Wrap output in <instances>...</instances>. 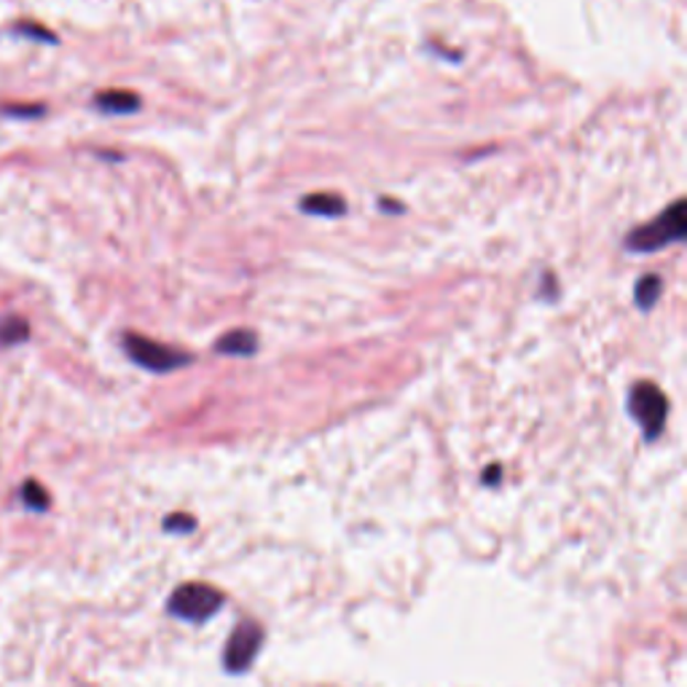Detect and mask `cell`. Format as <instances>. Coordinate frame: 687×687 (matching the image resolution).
I'll use <instances>...</instances> for the list:
<instances>
[{
    "mask_svg": "<svg viewBox=\"0 0 687 687\" xmlns=\"http://www.w3.org/2000/svg\"><path fill=\"white\" fill-rule=\"evenodd\" d=\"M685 234H687V202L677 200L672 207H666L658 218L634 228L626 237V250L655 253L661 250V247L683 243Z\"/></svg>",
    "mask_w": 687,
    "mask_h": 687,
    "instance_id": "obj_1",
    "label": "cell"
},
{
    "mask_svg": "<svg viewBox=\"0 0 687 687\" xmlns=\"http://www.w3.org/2000/svg\"><path fill=\"white\" fill-rule=\"evenodd\" d=\"M121 346L129 361L138 363L140 368L151 371V374H170V371L185 368V365H191V361H194L189 352L151 342V339L140 336V333H124Z\"/></svg>",
    "mask_w": 687,
    "mask_h": 687,
    "instance_id": "obj_2",
    "label": "cell"
},
{
    "mask_svg": "<svg viewBox=\"0 0 687 687\" xmlns=\"http://www.w3.org/2000/svg\"><path fill=\"white\" fill-rule=\"evenodd\" d=\"M223 602H226V597H223L218 588L207 583H185L181 588H175V593H172L170 602H167V610H170V615H175L178 621L196 623V626H200V623L210 621V618L221 610Z\"/></svg>",
    "mask_w": 687,
    "mask_h": 687,
    "instance_id": "obj_3",
    "label": "cell"
},
{
    "mask_svg": "<svg viewBox=\"0 0 687 687\" xmlns=\"http://www.w3.org/2000/svg\"><path fill=\"white\" fill-rule=\"evenodd\" d=\"M629 411H631V417L636 419V425L642 427L647 441H655V438L664 432V425L668 417V400H666V395L653 385V382H640V385L631 387Z\"/></svg>",
    "mask_w": 687,
    "mask_h": 687,
    "instance_id": "obj_4",
    "label": "cell"
},
{
    "mask_svg": "<svg viewBox=\"0 0 687 687\" xmlns=\"http://www.w3.org/2000/svg\"><path fill=\"white\" fill-rule=\"evenodd\" d=\"M264 645V629L256 621L239 623L232 631L226 642V653H223V666L228 674H245L253 666L256 655L261 653Z\"/></svg>",
    "mask_w": 687,
    "mask_h": 687,
    "instance_id": "obj_5",
    "label": "cell"
},
{
    "mask_svg": "<svg viewBox=\"0 0 687 687\" xmlns=\"http://www.w3.org/2000/svg\"><path fill=\"white\" fill-rule=\"evenodd\" d=\"M95 108H100L108 116H129L140 110V97L135 92L105 89L95 95Z\"/></svg>",
    "mask_w": 687,
    "mask_h": 687,
    "instance_id": "obj_6",
    "label": "cell"
},
{
    "mask_svg": "<svg viewBox=\"0 0 687 687\" xmlns=\"http://www.w3.org/2000/svg\"><path fill=\"white\" fill-rule=\"evenodd\" d=\"M258 350V336L247 328H239V331H228L226 336L215 342V352L226 357H250L256 355Z\"/></svg>",
    "mask_w": 687,
    "mask_h": 687,
    "instance_id": "obj_7",
    "label": "cell"
},
{
    "mask_svg": "<svg viewBox=\"0 0 687 687\" xmlns=\"http://www.w3.org/2000/svg\"><path fill=\"white\" fill-rule=\"evenodd\" d=\"M299 207L309 215H323V218H339L346 213V204L336 194H309L303 196Z\"/></svg>",
    "mask_w": 687,
    "mask_h": 687,
    "instance_id": "obj_8",
    "label": "cell"
},
{
    "mask_svg": "<svg viewBox=\"0 0 687 687\" xmlns=\"http://www.w3.org/2000/svg\"><path fill=\"white\" fill-rule=\"evenodd\" d=\"M20 500L24 505V511L30 513H46L52 507V494L43 489V484H39L35 479H28L20 489Z\"/></svg>",
    "mask_w": 687,
    "mask_h": 687,
    "instance_id": "obj_9",
    "label": "cell"
},
{
    "mask_svg": "<svg viewBox=\"0 0 687 687\" xmlns=\"http://www.w3.org/2000/svg\"><path fill=\"white\" fill-rule=\"evenodd\" d=\"M30 339V325L28 320L20 314H9V318L0 320V346H14Z\"/></svg>",
    "mask_w": 687,
    "mask_h": 687,
    "instance_id": "obj_10",
    "label": "cell"
},
{
    "mask_svg": "<svg viewBox=\"0 0 687 687\" xmlns=\"http://www.w3.org/2000/svg\"><path fill=\"white\" fill-rule=\"evenodd\" d=\"M634 299L642 312H650V309L655 307V301L661 299V277L658 275L640 277V282H636V290H634Z\"/></svg>",
    "mask_w": 687,
    "mask_h": 687,
    "instance_id": "obj_11",
    "label": "cell"
},
{
    "mask_svg": "<svg viewBox=\"0 0 687 687\" xmlns=\"http://www.w3.org/2000/svg\"><path fill=\"white\" fill-rule=\"evenodd\" d=\"M14 33L24 35V39H35V41L57 43V35H54L52 30L41 28V24H33V22H17V24H14Z\"/></svg>",
    "mask_w": 687,
    "mask_h": 687,
    "instance_id": "obj_12",
    "label": "cell"
},
{
    "mask_svg": "<svg viewBox=\"0 0 687 687\" xmlns=\"http://www.w3.org/2000/svg\"><path fill=\"white\" fill-rule=\"evenodd\" d=\"M164 529L167 532H175V535H189V532L196 529V522L185 513H175V516L164 518Z\"/></svg>",
    "mask_w": 687,
    "mask_h": 687,
    "instance_id": "obj_13",
    "label": "cell"
},
{
    "mask_svg": "<svg viewBox=\"0 0 687 687\" xmlns=\"http://www.w3.org/2000/svg\"><path fill=\"white\" fill-rule=\"evenodd\" d=\"M3 114L11 119H35V116L46 114V108L43 105H6Z\"/></svg>",
    "mask_w": 687,
    "mask_h": 687,
    "instance_id": "obj_14",
    "label": "cell"
}]
</instances>
